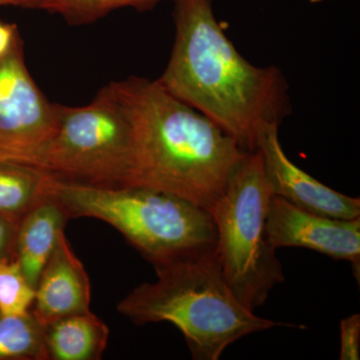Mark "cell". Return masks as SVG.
Listing matches in <instances>:
<instances>
[{"mask_svg":"<svg viewBox=\"0 0 360 360\" xmlns=\"http://www.w3.org/2000/svg\"><path fill=\"white\" fill-rule=\"evenodd\" d=\"M134 158L131 122L110 84L87 105H58V127L39 167L82 184L122 186L129 182Z\"/></svg>","mask_w":360,"mask_h":360,"instance_id":"cell-6","label":"cell"},{"mask_svg":"<svg viewBox=\"0 0 360 360\" xmlns=\"http://www.w3.org/2000/svg\"><path fill=\"white\" fill-rule=\"evenodd\" d=\"M312 4H319V2L328 1V0H309Z\"/></svg>","mask_w":360,"mask_h":360,"instance_id":"cell-22","label":"cell"},{"mask_svg":"<svg viewBox=\"0 0 360 360\" xmlns=\"http://www.w3.org/2000/svg\"><path fill=\"white\" fill-rule=\"evenodd\" d=\"M160 0H37L34 8L65 16L71 22H89L120 7L148 9Z\"/></svg>","mask_w":360,"mask_h":360,"instance_id":"cell-15","label":"cell"},{"mask_svg":"<svg viewBox=\"0 0 360 360\" xmlns=\"http://www.w3.org/2000/svg\"><path fill=\"white\" fill-rule=\"evenodd\" d=\"M90 303L89 274L65 233L40 274L30 311L44 328L63 317L90 311Z\"/></svg>","mask_w":360,"mask_h":360,"instance_id":"cell-10","label":"cell"},{"mask_svg":"<svg viewBox=\"0 0 360 360\" xmlns=\"http://www.w3.org/2000/svg\"><path fill=\"white\" fill-rule=\"evenodd\" d=\"M360 315L354 314L340 322L341 360H359Z\"/></svg>","mask_w":360,"mask_h":360,"instance_id":"cell-17","label":"cell"},{"mask_svg":"<svg viewBox=\"0 0 360 360\" xmlns=\"http://www.w3.org/2000/svg\"><path fill=\"white\" fill-rule=\"evenodd\" d=\"M0 360H47L44 328L30 310L0 314Z\"/></svg>","mask_w":360,"mask_h":360,"instance_id":"cell-14","label":"cell"},{"mask_svg":"<svg viewBox=\"0 0 360 360\" xmlns=\"http://www.w3.org/2000/svg\"><path fill=\"white\" fill-rule=\"evenodd\" d=\"M110 328L90 311L70 315L44 326L47 360H99L108 347Z\"/></svg>","mask_w":360,"mask_h":360,"instance_id":"cell-12","label":"cell"},{"mask_svg":"<svg viewBox=\"0 0 360 360\" xmlns=\"http://www.w3.org/2000/svg\"><path fill=\"white\" fill-rule=\"evenodd\" d=\"M58 122V105L33 82L20 41L0 58V161L39 167Z\"/></svg>","mask_w":360,"mask_h":360,"instance_id":"cell-7","label":"cell"},{"mask_svg":"<svg viewBox=\"0 0 360 360\" xmlns=\"http://www.w3.org/2000/svg\"><path fill=\"white\" fill-rule=\"evenodd\" d=\"M34 288L15 259L0 262V314H25L32 309Z\"/></svg>","mask_w":360,"mask_h":360,"instance_id":"cell-16","label":"cell"},{"mask_svg":"<svg viewBox=\"0 0 360 360\" xmlns=\"http://www.w3.org/2000/svg\"><path fill=\"white\" fill-rule=\"evenodd\" d=\"M131 122L134 158L127 186L148 187L210 212L250 151L158 80L111 84Z\"/></svg>","mask_w":360,"mask_h":360,"instance_id":"cell-2","label":"cell"},{"mask_svg":"<svg viewBox=\"0 0 360 360\" xmlns=\"http://www.w3.org/2000/svg\"><path fill=\"white\" fill-rule=\"evenodd\" d=\"M271 195L257 150L246 153L210 213L217 227V260L239 302L255 311L283 283V266L266 234Z\"/></svg>","mask_w":360,"mask_h":360,"instance_id":"cell-5","label":"cell"},{"mask_svg":"<svg viewBox=\"0 0 360 360\" xmlns=\"http://www.w3.org/2000/svg\"><path fill=\"white\" fill-rule=\"evenodd\" d=\"M20 41L16 26L0 21V58L7 56Z\"/></svg>","mask_w":360,"mask_h":360,"instance_id":"cell-19","label":"cell"},{"mask_svg":"<svg viewBox=\"0 0 360 360\" xmlns=\"http://www.w3.org/2000/svg\"><path fill=\"white\" fill-rule=\"evenodd\" d=\"M51 195L70 219L111 225L155 270L217 250L212 213L184 198L142 186H101L56 174Z\"/></svg>","mask_w":360,"mask_h":360,"instance_id":"cell-4","label":"cell"},{"mask_svg":"<svg viewBox=\"0 0 360 360\" xmlns=\"http://www.w3.org/2000/svg\"><path fill=\"white\" fill-rule=\"evenodd\" d=\"M7 4L22 6V2H21V0H0V6H7Z\"/></svg>","mask_w":360,"mask_h":360,"instance_id":"cell-20","label":"cell"},{"mask_svg":"<svg viewBox=\"0 0 360 360\" xmlns=\"http://www.w3.org/2000/svg\"><path fill=\"white\" fill-rule=\"evenodd\" d=\"M56 174L25 163L0 161V215L18 225L51 194Z\"/></svg>","mask_w":360,"mask_h":360,"instance_id":"cell-13","label":"cell"},{"mask_svg":"<svg viewBox=\"0 0 360 360\" xmlns=\"http://www.w3.org/2000/svg\"><path fill=\"white\" fill-rule=\"evenodd\" d=\"M158 281L135 288L117 304L123 316L144 326L170 322L181 331L196 360H217L252 333L285 323L257 316L234 295L215 250L156 269Z\"/></svg>","mask_w":360,"mask_h":360,"instance_id":"cell-3","label":"cell"},{"mask_svg":"<svg viewBox=\"0 0 360 360\" xmlns=\"http://www.w3.org/2000/svg\"><path fill=\"white\" fill-rule=\"evenodd\" d=\"M176 35L158 82L212 120L245 151L260 131L290 113L288 85L276 66L246 60L225 35L212 0H175Z\"/></svg>","mask_w":360,"mask_h":360,"instance_id":"cell-1","label":"cell"},{"mask_svg":"<svg viewBox=\"0 0 360 360\" xmlns=\"http://www.w3.org/2000/svg\"><path fill=\"white\" fill-rule=\"evenodd\" d=\"M68 220L65 208L51 193L18 224L14 259L34 290L45 264L65 234Z\"/></svg>","mask_w":360,"mask_h":360,"instance_id":"cell-11","label":"cell"},{"mask_svg":"<svg viewBox=\"0 0 360 360\" xmlns=\"http://www.w3.org/2000/svg\"><path fill=\"white\" fill-rule=\"evenodd\" d=\"M18 227L0 215V262L14 259Z\"/></svg>","mask_w":360,"mask_h":360,"instance_id":"cell-18","label":"cell"},{"mask_svg":"<svg viewBox=\"0 0 360 360\" xmlns=\"http://www.w3.org/2000/svg\"><path fill=\"white\" fill-rule=\"evenodd\" d=\"M21 2H22V6L34 8V4L37 0H21Z\"/></svg>","mask_w":360,"mask_h":360,"instance_id":"cell-21","label":"cell"},{"mask_svg":"<svg viewBox=\"0 0 360 360\" xmlns=\"http://www.w3.org/2000/svg\"><path fill=\"white\" fill-rule=\"evenodd\" d=\"M266 234L272 248H303L336 260L352 262L355 276L360 271V217L340 219L302 210L270 195Z\"/></svg>","mask_w":360,"mask_h":360,"instance_id":"cell-8","label":"cell"},{"mask_svg":"<svg viewBox=\"0 0 360 360\" xmlns=\"http://www.w3.org/2000/svg\"><path fill=\"white\" fill-rule=\"evenodd\" d=\"M278 127H265L257 141V150L262 155L265 179L272 195L333 219H359L360 198L338 193L296 167L284 153L279 142Z\"/></svg>","mask_w":360,"mask_h":360,"instance_id":"cell-9","label":"cell"}]
</instances>
